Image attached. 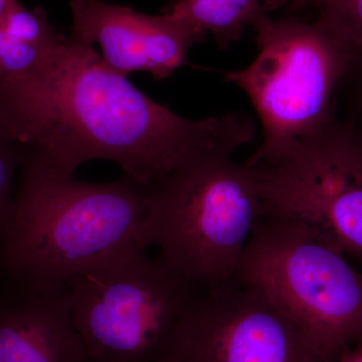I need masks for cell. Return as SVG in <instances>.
<instances>
[{
    "label": "cell",
    "instance_id": "7",
    "mask_svg": "<svg viewBox=\"0 0 362 362\" xmlns=\"http://www.w3.org/2000/svg\"><path fill=\"white\" fill-rule=\"evenodd\" d=\"M252 168L264 211L299 221L362 262V153L338 117L277 160Z\"/></svg>",
    "mask_w": 362,
    "mask_h": 362
},
{
    "label": "cell",
    "instance_id": "14",
    "mask_svg": "<svg viewBox=\"0 0 362 362\" xmlns=\"http://www.w3.org/2000/svg\"><path fill=\"white\" fill-rule=\"evenodd\" d=\"M25 149L0 130V235L6 232L13 214L11 181L16 168L23 163Z\"/></svg>",
    "mask_w": 362,
    "mask_h": 362
},
{
    "label": "cell",
    "instance_id": "4",
    "mask_svg": "<svg viewBox=\"0 0 362 362\" xmlns=\"http://www.w3.org/2000/svg\"><path fill=\"white\" fill-rule=\"evenodd\" d=\"M235 277L296 325L314 362H335L362 344V271L299 221L264 211Z\"/></svg>",
    "mask_w": 362,
    "mask_h": 362
},
{
    "label": "cell",
    "instance_id": "8",
    "mask_svg": "<svg viewBox=\"0 0 362 362\" xmlns=\"http://www.w3.org/2000/svg\"><path fill=\"white\" fill-rule=\"evenodd\" d=\"M156 362H314L303 335L242 279L202 288Z\"/></svg>",
    "mask_w": 362,
    "mask_h": 362
},
{
    "label": "cell",
    "instance_id": "17",
    "mask_svg": "<svg viewBox=\"0 0 362 362\" xmlns=\"http://www.w3.org/2000/svg\"><path fill=\"white\" fill-rule=\"evenodd\" d=\"M321 1H323V0H289L288 4H297L300 2V4H309L311 6H315L316 4H320Z\"/></svg>",
    "mask_w": 362,
    "mask_h": 362
},
{
    "label": "cell",
    "instance_id": "2",
    "mask_svg": "<svg viewBox=\"0 0 362 362\" xmlns=\"http://www.w3.org/2000/svg\"><path fill=\"white\" fill-rule=\"evenodd\" d=\"M20 192L2 235L0 265L23 288L64 287L106 262L150 247L149 187L62 176L26 151Z\"/></svg>",
    "mask_w": 362,
    "mask_h": 362
},
{
    "label": "cell",
    "instance_id": "16",
    "mask_svg": "<svg viewBox=\"0 0 362 362\" xmlns=\"http://www.w3.org/2000/svg\"><path fill=\"white\" fill-rule=\"evenodd\" d=\"M288 0H269V11L287 6Z\"/></svg>",
    "mask_w": 362,
    "mask_h": 362
},
{
    "label": "cell",
    "instance_id": "10",
    "mask_svg": "<svg viewBox=\"0 0 362 362\" xmlns=\"http://www.w3.org/2000/svg\"><path fill=\"white\" fill-rule=\"evenodd\" d=\"M74 323L68 286L23 288L16 302L0 307V362H87Z\"/></svg>",
    "mask_w": 362,
    "mask_h": 362
},
{
    "label": "cell",
    "instance_id": "5",
    "mask_svg": "<svg viewBox=\"0 0 362 362\" xmlns=\"http://www.w3.org/2000/svg\"><path fill=\"white\" fill-rule=\"evenodd\" d=\"M252 26L256 59L225 78L247 95L263 126V141L245 162L254 168L277 160L337 120L338 90L354 52L317 20L264 13Z\"/></svg>",
    "mask_w": 362,
    "mask_h": 362
},
{
    "label": "cell",
    "instance_id": "12",
    "mask_svg": "<svg viewBox=\"0 0 362 362\" xmlns=\"http://www.w3.org/2000/svg\"><path fill=\"white\" fill-rule=\"evenodd\" d=\"M314 7L318 9L316 20L354 54L362 49V0H323Z\"/></svg>",
    "mask_w": 362,
    "mask_h": 362
},
{
    "label": "cell",
    "instance_id": "11",
    "mask_svg": "<svg viewBox=\"0 0 362 362\" xmlns=\"http://www.w3.org/2000/svg\"><path fill=\"white\" fill-rule=\"evenodd\" d=\"M269 0H175L166 13L185 21L204 37L213 35L220 49L242 37L262 14L268 13Z\"/></svg>",
    "mask_w": 362,
    "mask_h": 362
},
{
    "label": "cell",
    "instance_id": "1",
    "mask_svg": "<svg viewBox=\"0 0 362 362\" xmlns=\"http://www.w3.org/2000/svg\"><path fill=\"white\" fill-rule=\"evenodd\" d=\"M0 130L62 176L110 160L149 187L194 154L254 139L242 113L183 118L105 64L94 45L63 37L33 73L0 90Z\"/></svg>",
    "mask_w": 362,
    "mask_h": 362
},
{
    "label": "cell",
    "instance_id": "18",
    "mask_svg": "<svg viewBox=\"0 0 362 362\" xmlns=\"http://www.w3.org/2000/svg\"><path fill=\"white\" fill-rule=\"evenodd\" d=\"M87 362H102V361H93V359H88Z\"/></svg>",
    "mask_w": 362,
    "mask_h": 362
},
{
    "label": "cell",
    "instance_id": "9",
    "mask_svg": "<svg viewBox=\"0 0 362 362\" xmlns=\"http://www.w3.org/2000/svg\"><path fill=\"white\" fill-rule=\"evenodd\" d=\"M70 37L99 45L109 68L124 77L135 71L156 80L187 64L188 49L204 39L185 21L165 13L149 16L103 0H71Z\"/></svg>",
    "mask_w": 362,
    "mask_h": 362
},
{
    "label": "cell",
    "instance_id": "15",
    "mask_svg": "<svg viewBox=\"0 0 362 362\" xmlns=\"http://www.w3.org/2000/svg\"><path fill=\"white\" fill-rule=\"evenodd\" d=\"M335 362H362V344L345 352Z\"/></svg>",
    "mask_w": 362,
    "mask_h": 362
},
{
    "label": "cell",
    "instance_id": "13",
    "mask_svg": "<svg viewBox=\"0 0 362 362\" xmlns=\"http://www.w3.org/2000/svg\"><path fill=\"white\" fill-rule=\"evenodd\" d=\"M341 103L344 124L350 137L362 153V49L357 51L338 90L337 103Z\"/></svg>",
    "mask_w": 362,
    "mask_h": 362
},
{
    "label": "cell",
    "instance_id": "6",
    "mask_svg": "<svg viewBox=\"0 0 362 362\" xmlns=\"http://www.w3.org/2000/svg\"><path fill=\"white\" fill-rule=\"evenodd\" d=\"M66 286L88 359L102 362H156L202 289L146 250L120 255Z\"/></svg>",
    "mask_w": 362,
    "mask_h": 362
},
{
    "label": "cell",
    "instance_id": "3",
    "mask_svg": "<svg viewBox=\"0 0 362 362\" xmlns=\"http://www.w3.org/2000/svg\"><path fill=\"white\" fill-rule=\"evenodd\" d=\"M233 153L204 150L149 185L150 247L199 288L237 276L264 214L256 171Z\"/></svg>",
    "mask_w": 362,
    "mask_h": 362
}]
</instances>
